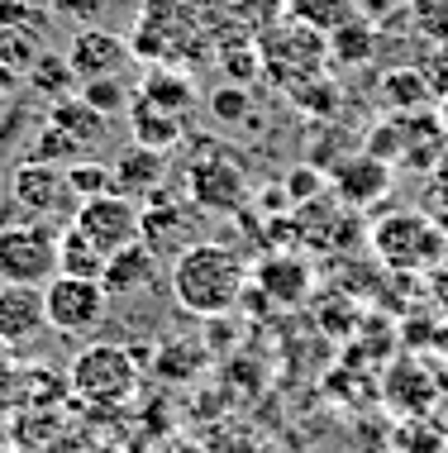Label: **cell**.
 I'll return each instance as SVG.
<instances>
[{
	"instance_id": "cell-24",
	"label": "cell",
	"mask_w": 448,
	"mask_h": 453,
	"mask_svg": "<svg viewBox=\"0 0 448 453\" xmlns=\"http://www.w3.org/2000/svg\"><path fill=\"white\" fill-rule=\"evenodd\" d=\"M67 187L77 196V205L91 201V196H110L115 191V167L101 163V157H77V163L67 167Z\"/></svg>"
},
{
	"instance_id": "cell-2",
	"label": "cell",
	"mask_w": 448,
	"mask_h": 453,
	"mask_svg": "<svg viewBox=\"0 0 448 453\" xmlns=\"http://www.w3.org/2000/svg\"><path fill=\"white\" fill-rule=\"evenodd\" d=\"M139 387H143V363L129 344L91 339L67 363V391L87 406H101V411L129 406L139 396Z\"/></svg>"
},
{
	"instance_id": "cell-10",
	"label": "cell",
	"mask_w": 448,
	"mask_h": 453,
	"mask_svg": "<svg viewBox=\"0 0 448 453\" xmlns=\"http://www.w3.org/2000/svg\"><path fill=\"white\" fill-rule=\"evenodd\" d=\"M67 173L53 163H39V157H29V163H19L15 173H10V201L19 205L29 219H57V215H77V205H67Z\"/></svg>"
},
{
	"instance_id": "cell-8",
	"label": "cell",
	"mask_w": 448,
	"mask_h": 453,
	"mask_svg": "<svg viewBox=\"0 0 448 453\" xmlns=\"http://www.w3.org/2000/svg\"><path fill=\"white\" fill-rule=\"evenodd\" d=\"M253 296H262L268 305H282V311H296L315 296V267L310 258H300L292 249H277V253H262L253 263V281H248Z\"/></svg>"
},
{
	"instance_id": "cell-23",
	"label": "cell",
	"mask_w": 448,
	"mask_h": 453,
	"mask_svg": "<svg viewBox=\"0 0 448 453\" xmlns=\"http://www.w3.org/2000/svg\"><path fill=\"white\" fill-rule=\"evenodd\" d=\"M72 81H77V72H72L67 63V53L57 58V53H39L34 58V67H29V87L48 96V101H63V96L72 91Z\"/></svg>"
},
{
	"instance_id": "cell-28",
	"label": "cell",
	"mask_w": 448,
	"mask_h": 453,
	"mask_svg": "<svg viewBox=\"0 0 448 453\" xmlns=\"http://www.w3.org/2000/svg\"><path fill=\"white\" fill-rule=\"evenodd\" d=\"M330 53L338 58V63H348V67L368 63V58H372V29L353 15L348 24H338V29L330 34Z\"/></svg>"
},
{
	"instance_id": "cell-34",
	"label": "cell",
	"mask_w": 448,
	"mask_h": 453,
	"mask_svg": "<svg viewBox=\"0 0 448 453\" xmlns=\"http://www.w3.org/2000/svg\"><path fill=\"white\" fill-rule=\"evenodd\" d=\"M425 296H429V305L448 320V263H439V267H429L425 273Z\"/></svg>"
},
{
	"instance_id": "cell-1",
	"label": "cell",
	"mask_w": 448,
	"mask_h": 453,
	"mask_svg": "<svg viewBox=\"0 0 448 453\" xmlns=\"http://www.w3.org/2000/svg\"><path fill=\"white\" fill-rule=\"evenodd\" d=\"M253 281V263L229 243L215 239H196L172 258V273H167V287H172L177 311H186L191 320H224L234 315L248 296Z\"/></svg>"
},
{
	"instance_id": "cell-32",
	"label": "cell",
	"mask_w": 448,
	"mask_h": 453,
	"mask_svg": "<svg viewBox=\"0 0 448 453\" xmlns=\"http://www.w3.org/2000/svg\"><path fill=\"white\" fill-rule=\"evenodd\" d=\"M415 19L429 39H444L448 43V0H415Z\"/></svg>"
},
{
	"instance_id": "cell-5",
	"label": "cell",
	"mask_w": 448,
	"mask_h": 453,
	"mask_svg": "<svg viewBox=\"0 0 448 453\" xmlns=\"http://www.w3.org/2000/svg\"><path fill=\"white\" fill-rule=\"evenodd\" d=\"M186 201L201 215H239L248 201V173L234 153L205 143L201 157L186 163Z\"/></svg>"
},
{
	"instance_id": "cell-19",
	"label": "cell",
	"mask_w": 448,
	"mask_h": 453,
	"mask_svg": "<svg viewBox=\"0 0 448 453\" xmlns=\"http://www.w3.org/2000/svg\"><path fill=\"white\" fill-rule=\"evenodd\" d=\"M139 96H143V101H153L157 110H172V115L186 119V110L196 105V81H191L186 72H177V67H148Z\"/></svg>"
},
{
	"instance_id": "cell-7",
	"label": "cell",
	"mask_w": 448,
	"mask_h": 453,
	"mask_svg": "<svg viewBox=\"0 0 448 453\" xmlns=\"http://www.w3.org/2000/svg\"><path fill=\"white\" fill-rule=\"evenodd\" d=\"M72 225H77L81 234H87L95 249L105 253V258L143 239V211H139L134 201H129V196H119V191L81 201V205H77V215H72Z\"/></svg>"
},
{
	"instance_id": "cell-17",
	"label": "cell",
	"mask_w": 448,
	"mask_h": 453,
	"mask_svg": "<svg viewBox=\"0 0 448 453\" xmlns=\"http://www.w3.org/2000/svg\"><path fill=\"white\" fill-rule=\"evenodd\" d=\"M129 139L143 143V149L172 153L186 139V125H181V115H172V110H157L153 101L134 96V105H129Z\"/></svg>"
},
{
	"instance_id": "cell-30",
	"label": "cell",
	"mask_w": 448,
	"mask_h": 453,
	"mask_svg": "<svg viewBox=\"0 0 448 453\" xmlns=\"http://www.w3.org/2000/svg\"><path fill=\"white\" fill-rule=\"evenodd\" d=\"M248 110H253V96L244 81H229V87H220L210 96V115L220 125H239V119H248Z\"/></svg>"
},
{
	"instance_id": "cell-27",
	"label": "cell",
	"mask_w": 448,
	"mask_h": 453,
	"mask_svg": "<svg viewBox=\"0 0 448 453\" xmlns=\"http://www.w3.org/2000/svg\"><path fill=\"white\" fill-rule=\"evenodd\" d=\"M315 320H320L324 334H334V339H358V329H362V311H358V301H338V296H324L320 305H315Z\"/></svg>"
},
{
	"instance_id": "cell-36",
	"label": "cell",
	"mask_w": 448,
	"mask_h": 453,
	"mask_svg": "<svg viewBox=\"0 0 448 453\" xmlns=\"http://www.w3.org/2000/svg\"><path fill=\"white\" fill-rule=\"evenodd\" d=\"M439 119H444V129H448V91H444V101H439Z\"/></svg>"
},
{
	"instance_id": "cell-38",
	"label": "cell",
	"mask_w": 448,
	"mask_h": 453,
	"mask_svg": "<svg viewBox=\"0 0 448 453\" xmlns=\"http://www.w3.org/2000/svg\"><path fill=\"white\" fill-rule=\"evenodd\" d=\"M439 229H444V239H448V215H444V219H439Z\"/></svg>"
},
{
	"instance_id": "cell-11",
	"label": "cell",
	"mask_w": 448,
	"mask_h": 453,
	"mask_svg": "<svg viewBox=\"0 0 448 453\" xmlns=\"http://www.w3.org/2000/svg\"><path fill=\"white\" fill-rule=\"evenodd\" d=\"M43 334H53L48 325V305H43V287H15L0 281V339L15 353H29Z\"/></svg>"
},
{
	"instance_id": "cell-25",
	"label": "cell",
	"mask_w": 448,
	"mask_h": 453,
	"mask_svg": "<svg viewBox=\"0 0 448 453\" xmlns=\"http://www.w3.org/2000/svg\"><path fill=\"white\" fill-rule=\"evenodd\" d=\"M34 157H39V163H53V167H63V163L72 167L77 157H91V153L81 149V143L72 139L67 129H57L53 119H43V125H39V139H34Z\"/></svg>"
},
{
	"instance_id": "cell-31",
	"label": "cell",
	"mask_w": 448,
	"mask_h": 453,
	"mask_svg": "<svg viewBox=\"0 0 448 453\" xmlns=\"http://www.w3.org/2000/svg\"><path fill=\"white\" fill-rule=\"evenodd\" d=\"M324 187H330V173H315V167H296L292 177H286V191H292V201H315V196H324Z\"/></svg>"
},
{
	"instance_id": "cell-21",
	"label": "cell",
	"mask_w": 448,
	"mask_h": 453,
	"mask_svg": "<svg viewBox=\"0 0 448 453\" xmlns=\"http://www.w3.org/2000/svg\"><path fill=\"white\" fill-rule=\"evenodd\" d=\"M105 253L95 249V243L81 234L77 225L67 219V229H63V243H57V273H67V277H91V281H101L105 277Z\"/></svg>"
},
{
	"instance_id": "cell-14",
	"label": "cell",
	"mask_w": 448,
	"mask_h": 453,
	"mask_svg": "<svg viewBox=\"0 0 448 453\" xmlns=\"http://www.w3.org/2000/svg\"><path fill=\"white\" fill-rule=\"evenodd\" d=\"M391 181H396V173L382 163V157L353 153L330 173V196L344 201V205H372V201H382V196L391 191Z\"/></svg>"
},
{
	"instance_id": "cell-15",
	"label": "cell",
	"mask_w": 448,
	"mask_h": 453,
	"mask_svg": "<svg viewBox=\"0 0 448 453\" xmlns=\"http://www.w3.org/2000/svg\"><path fill=\"white\" fill-rule=\"evenodd\" d=\"M157 273H163V258L148 249V243H129V249L110 253V263H105V291L110 296H143V291L157 281Z\"/></svg>"
},
{
	"instance_id": "cell-18",
	"label": "cell",
	"mask_w": 448,
	"mask_h": 453,
	"mask_svg": "<svg viewBox=\"0 0 448 453\" xmlns=\"http://www.w3.org/2000/svg\"><path fill=\"white\" fill-rule=\"evenodd\" d=\"M48 119H53L57 129H67L87 153L101 149V143H105V129H110V119H105L101 110H91L87 101H81V96H63V101H53Z\"/></svg>"
},
{
	"instance_id": "cell-3",
	"label": "cell",
	"mask_w": 448,
	"mask_h": 453,
	"mask_svg": "<svg viewBox=\"0 0 448 453\" xmlns=\"http://www.w3.org/2000/svg\"><path fill=\"white\" fill-rule=\"evenodd\" d=\"M368 243H372V258L396 277H420L448 258V239H444L439 219L425 211L377 215L368 229Z\"/></svg>"
},
{
	"instance_id": "cell-20",
	"label": "cell",
	"mask_w": 448,
	"mask_h": 453,
	"mask_svg": "<svg viewBox=\"0 0 448 453\" xmlns=\"http://www.w3.org/2000/svg\"><path fill=\"white\" fill-rule=\"evenodd\" d=\"M429 72L420 67H396L382 77V105L386 115H410V110H429Z\"/></svg>"
},
{
	"instance_id": "cell-16",
	"label": "cell",
	"mask_w": 448,
	"mask_h": 453,
	"mask_svg": "<svg viewBox=\"0 0 448 453\" xmlns=\"http://www.w3.org/2000/svg\"><path fill=\"white\" fill-rule=\"evenodd\" d=\"M115 191L119 196H153V191H163V177H167V153H157V149H143V143H129L125 153L115 157Z\"/></svg>"
},
{
	"instance_id": "cell-4",
	"label": "cell",
	"mask_w": 448,
	"mask_h": 453,
	"mask_svg": "<svg viewBox=\"0 0 448 453\" xmlns=\"http://www.w3.org/2000/svg\"><path fill=\"white\" fill-rule=\"evenodd\" d=\"M63 229L53 219H0V281L48 287L57 277Z\"/></svg>"
},
{
	"instance_id": "cell-39",
	"label": "cell",
	"mask_w": 448,
	"mask_h": 453,
	"mask_svg": "<svg viewBox=\"0 0 448 453\" xmlns=\"http://www.w3.org/2000/svg\"><path fill=\"white\" fill-rule=\"evenodd\" d=\"M0 101H5V77H0Z\"/></svg>"
},
{
	"instance_id": "cell-12",
	"label": "cell",
	"mask_w": 448,
	"mask_h": 453,
	"mask_svg": "<svg viewBox=\"0 0 448 453\" xmlns=\"http://www.w3.org/2000/svg\"><path fill=\"white\" fill-rule=\"evenodd\" d=\"M186 234H196V205L186 201V196H172V191H153L148 196V211H143V243L163 258V253H177L186 249V243H196V239H186Z\"/></svg>"
},
{
	"instance_id": "cell-35",
	"label": "cell",
	"mask_w": 448,
	"mask_h": 453,
	"mask_svg": "<svg viewBox=\"0 0 448 453\" xmlns=\"http://www.w3.org/2000/svg\"><path fill=\"white\" fill-rule=\"evenodd\" d=\"M429 187L439 191V201H448V149H444V157H439V163L429 167Z\"/></svg>"
},
{
	"instance_id": "cell-29",
	"label": "cell",
	"mask_w": 448,
	"mask_h": 453,
	"mask_svg": "<svg viewBox=\"0 0 448 453\" xmlns=\"http://www.w3.org/2000/svg\"><path fill=\"white\" fill-rule=\"evenodd\" d=\"M24 406V363L19 353L0 339V415H15Z\"/></svg>"
},
{
	"instance_id": "cell-33",
	"label": "cell",
	"mask_w": 448,
	"mask_h": 453,
	"mask_svg": "<svg viewBox=\"0 0 448 453\" xmlns=\"http://www.w3.org/2000/svg\"><path fill=\"white\" fill-rule=\"evenodd\" d=\"M53 15H67V19H81V24H95L105 10V0H48Z\"/></svg>"
},
{
	"instance_id": "cell-26",
	"label": "cell",
	"mask_w": 448,
	"mask_h": 453,
	"mask_svg": "<svg viewBox=\"0 0 448 453\" xmlns=\"http://www.w3.org/2000/svg\"><path fill=\"white\" fill-rule=\"evenodd\" d=\"M81 101L91 110H101L105 119H115V115H129L134 96H129V87L119 77H95V81H81Z\"/></svg>"
},
{
	"instance_id": "cell-13",
	"label": "cell",
	"mask_w": 448,
	"mask_h": 453,
	"mask_svg": "<svg viewBox=\"0 0 448 453\" xmlns=\"http://www.w3.org/2000/svg\"><path fill=\"white\" fill-rule=\"evenodd\" d=\"M129 58H134V43L119 39L110 29H87L72 34V48H67V63L77 72V81H95V77H119V72L129 67Z\"/></svg>"
},
{
	"instance_id": "cell-6",
	"label": "cell",
	"mask_w": 448,
	"mask_h": 453,
	"mask_svg": "<svg viewBox=\"0 0 448 453\" xmlns=\"http://www.w3.org/2000/svg\"><path fill=\"white\" fill-rule=\"evenodd\" d=\"M110 301L115 296L105 291V281H91V277L57 273L43 287L48 325H53V334H63V339H91L95 329L110 320Z\"/></svg>"
},
{
	"instance_id": "cell-37",
	"label": "cell",
	"mask_w": 448,
	"mask_h": 453,
	"mask_svg": "<svg viewBox=\"0 0 448 453\" xmlns=\"http://www.w3.org/2000/svg\"><path fill=\"white\" fill-rule=\"evenodd\" d=\"M358 453H396L391 444H386V449H358Z\"/></svg>"
},
{
	"instance_id": "cell-9",
	"label": "cell",
	"mask_w": 448,
	"mask_h": 453,
	"mask_svg": "<svg viewBox=\"0 0 448 453\" xmlns=\"http://www.w3.org/2000/svg\"><path fill=\"white\" fill-rule=\"evenodd\" d=\"M382 406L396 415V420H406V415H429L434 401L444 396V382L434 377V367L425 358H415V353H401V358H391V367L382 372Z\"/></svg>"
},
{
	"instance_id": "cell-22",
	"label": "cell",
	"mask_w": 448,
	"mask_h": 453,
	"mask_svg": "<svg viewBox=\"0 0 448 453\" xmlns=\"http://www.w3.org/2000/svg\"><path fill=\"white\" fill-rule=\"evenodd\" d=\"M286 15H292L296 24H306V29H315V34H324V39H330L338 24L353 19V5H348V0H292V5H286Z\"/></svg>"
}]
</instances>
